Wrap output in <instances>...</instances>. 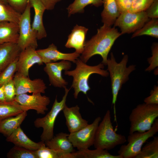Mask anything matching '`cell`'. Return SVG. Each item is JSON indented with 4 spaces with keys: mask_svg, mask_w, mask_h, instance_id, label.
I'll return each mask as SVG.
<instances>
[{
    "mask_svg": "<svg viewBox=\"0 0 158 158\" xmlns=\"http://www.w3.org/2000/svg\"><path fill=\"white\" fill-rule=\"evenodd\" d=\"M75 63L76 66L74 69L65 71L64 72L65 75L73 77L71 87L73 89V95L75 99L78 98L80 92L86 95L87 92L90 90L88 81L91 75L96 73L104 77L109 75L108 71L104 69V65L102 63L96 66H90L78 58Z\"/></svg>",
    "mask_w": 158,
    "mask_h": 158,
    "instance_id": "7a4b0ae2",
    "label": "cell"
},
{
    "mask_svg": "<svg viewBox=\"0 0 158 158\" xmlns=\"http://www.w3.org/2000/svg\"><path fill=\"white\" fill-rule=\"evenodd\" d=\"M111 119L110 111L108 110L96 132L93 144L95 148L109 150L127 141L124 135L116 133Z\"/></svg>",
    "mask_w": 158,
    "mask_h": 158,
    "instance_id": "277c9868",
    "label": "cell"
},
{
    "mask_svg": "<svg viewBox=\"0 0 158 158\" xmlns=\"http://www.w3.org/2000/svg\"><path fill=\"white\" fill-rule=\"evenodd\" d=\"M21 14L8 3L0 4V22L6 21L18 24Z\"/></svg>",
    "mask_w": 158,
    "mask_h": 158,
    "instance_id": "f1b7e54d",
    "label": "cell"
},
{
    "mask_svg": "<svg viewBox=\"0 0 158 158\" xmlns=\"http://www.w3.org/2000/svg\"><path fill=\"white\" fill-rule=\"evenodd\" d=\"M158 117V104H139L132 111L129 116V134L144 132L150 129Z\"/></svg>",
    "mask_w": 158,
    "mask_h": 158,
    "instance_id": "5b68a950",
    "label": "cell"
},
{
    "mask_svg": "<svg viewBox=\"0 0 158 158\" xmlns=\"http://www.w3.org/2000/svg\"><path fill=\"white\" fill-rule=\"evenodd\" d=\"M19 36L18 23L6 21L0 22V44L8 42L17 43Z\"/></svg>",
    "mask_w": 158,
    "mask_h": 158,
    "instance_id": "7402d4cb",
    "label": "cell"
},
{
    "mask_svg": "<svg viewBox=\"0 0 158 158\" xmlns=\"http://www.w3.org/2000/svg\"><path fill=\"white\" fill-rule=\"evenodd\" d=\"M36 51L45 64L59 60L68 61L75 63L80 56L75 51L69 53H62L59 51L57 47L53 43L47 48L38 49Z\"/></svg>",
    "mask_w": 158,
    "mask_h": 158,
    "instance_id": "9a60e30c",
    "label": "cell"
},
{
    "mask_svg": "<svg viewBox=\"0 0 158 158\" xmlns=\"http://www.w3.org/2000/svg\"><path fill=\"white\" fill-rule=\"evenodd\" d=\"M24 111L14 116L6 118L0 122V133L6 137L10 135L20 125L27 115Z\"/></svg>",
    "mask_w": 158,
    "mask_h": 158,
    "instance_id": "603a6c76",
    "label": "cell"
},
{
    "mask_svg": "<svg viewBox=\"0 0 158 158\" xmlns=\"http://www.w3.org/2000/svg\"><path fill=\"white\" fill-rule=\"evenodd\" d=\"M88 29L77 24L75 26L68 37L65 45L68 48H74L75 52L80 54L83 51L86 36Z\"/></svg>",
    "mask_w": 158,
    "mask_h": 158,
    "instance_id": "ac0fdd59",
    "label": "cell"
},
{
    "mask_svg": "<svg viewBox=\"0 0 158 158\" xmlns=\"http://www.w3.org/2000/svg\"><path fill=\"white\" fill-rule=\"evenodd\" d=\"M149 18H158V0H154L150 7L145 11Z\"/></svg>",
    "mask_w": 158,
    "mask_h": 158,
    "instance_id": "ab89813d",
    "label": "cell"
},
{
    "mask_svg": "<svg viewBox=\"0 0 158 158\" xmlns=\"http://www.w3.org/2000/svg\"><path fill=\"white\" fill-rule=\"evenodd\" d=\"M18 59L10 64L0 73V87L13 79L16 72Z\"/></svg>",
    "mask_w": 158,
    "mask_h": 158,
    "instance_id": "d6a6232c",
    "label": "cell"
},
{
    "mask_svg": "<svg viewBox=\"0 0 158 158\" xmlns=\"http://www.w3.org/2000/svg\"><path fill=\"white\" fill-rule=\"evenodd\" d=\"M75 158H123L120 155H114L108 150L100 148L94 150L86 149L73 152Z\"/></svg>",
    "mask_w": 158,
    "mask_h": 158,
    "instance_id": "484cf974",
    "label": "cell"
},
{
    "mask_svg": "<svg viewBox=\"0 0 158 158\" xmlns=\"http://www.w3.org/2000/svg\"><path fill=\"white\" fill-rule=\"evenodd\" d=\"M14 100L22 106L25 111L32 109L37 114H44L48 110L47 106L49 104V98L42 95L41 93H32V95L26 94L16 95Z\"/></svg>",
    "mask_w": 158,
    "mask_h": 158,
    "instance_id": "8fae6325",
    "label": "cell"
},
{
    "mask_svg": "<svg viewBox=\"0 0 158 158\" xmlns=\"http://www.w3.org/2000/svg\"><path fill=\"white\" fill-rule=\"evenodd\" d=\"M116 1L121 14L129 11L132 6L133 0H116Z\"/></svg>",
    "mask_w": 158,
    "mask_h": 158,
    "instance_id": "74e56055",
    "label": "cell"
},
{
    "mask_svg": "<svg viewBox=\"0 0 158 158\" xmlns=\"http://www.w3.org/2000/svg\"><path fill=\"white\" fill-rule=\"evenodd\" d=\"M6 101L4 91V85L0 87V102Z\"/></svg>",
    "mask_w": 158,
    "mask_h": 158,
    "instance_id": "b9f144b4",
    "label": "cell"
},
{
    "mask_svg": "<svg viewBox=\"0 0 158 158\" xmlns=\"http://www.w3.org/2000/svg\"><path fill=\"white\" fill-rule=\"evenodd\" d=\"M13 80L16 95L28 92L44 93L47 88L43 80L36 78L32 80L28 77L25 76L17 72L14 75Z\"/></svg>",
    "mask_w": 158,
    "mask_h": 158,
    "instance_id": "7c38bea8",
    "label": "cell"
},
{
    "mask_svg": "<svg viewBox=\"0 0 158 158\" xmlns=\"http://www.w3.org/2000/svg\"><path fill=\"white\" fill-rule=\"evenodd\" d=\"M8 3L6 0H0V4Z\"/></svg>",
    "mask_w": 158,
    "mask_h": 158,
    "instance_id": "7bdbcfd3",
    "label": "cell"
},
{
    "mask_svg": "<svg viewBox=\"0 0 158 158\" xmlns=\"http://www.w3.org/2000/svg\"><path fill=\"white\" fill-rule=\"evenodd\" d=\"M4 91L6 101L11 102L14 100L16 95L13 79L4 85Z\"/></svg>",
    "mask_w": 158,
    "mask_h": 158,
    "instance_id": "e575fe53",
    "label": "cell"
},
{
    "mask_svg": "<svg viewBox=\"0 0 158 158\" xmlns=\"http://www.w3.org/2000/svg\"><path fill=\"white\" fill-rule=\"evenodd\" d=\"M154 0H133L132 4L129 12H137L145 11Z\"/></svg>",
    "mask_w": 158,
    "mask_h": 158,
    "instance_id": "836d02e7",
    "label": "cell"
},
{
    "mask_svg": "<svg viewBox=\"0 0 158 158\" xmlns=\"http://www.w3.org/2000/svg\"><path fill=\"white\" fill-rule=\"evenodd\" d=\"M149 20L145 11L127 12L120 14L114 23V27L120 28L121 35L129 34L140 29Z\"/></svg>",
    "mask_w": 158,
    "mask_h": 158,
    "instance_id": "30bf717a",
    "label": "cell"
},
{
    "mask_svg": "<svg viewBox=\"0 0 158 158\" xmlns=\"http://www.w3.org/2000/svg\"><path fill=\"white\" fill-rule=\"evenodd\" d=\"M21 51L17 43L8 42L0 44V72L18 59Z\"/></svg>",
    "mask_w": 158,
    "mask_h": 158,
    "instance_id": "d6986e66",
    "label": "cell"
},
{
    "mask_svg": "<svg viewBox=\"0 0 158 158\" xmlns=\"http://www.w3.org/2000/svg\"><path fill=\"white\" fill-rule=\"evenodd\" d=\"M37 158H75L73 152L65 153L46 146L44 143L35 150Z\"/></svg>",
    "mask_w": 158,
    "mask_h": 158,
    "instance_id": "f546056e",
    "label": "cell"
},
{
    "mask_svg": "<svg viewBox=\"0 0 158 158\" xmlns=\"http://www.w3.org/2000/svg\"><path fill=\"white\" fill-rule=\"evenodd\" d=\"M102 4L103 0H75L66 8L68 16L78 13H83L85 8L89 5L98 7Z\"/></svg>",
    "mask_w": 158,
    "mask_h": 158,
    "instance_id": "4316f807",
    "label": "cell"
},
{
    "mask_svg": "<svg viewBox=\"0 0 158 158\" xmlns=\"http://www.w3.org/2000/svg\"><path fill=\"white\" fill-rule=\"evenodd\" d=\"M8 158H37L35 150L15 145L8 152Z\"/></svg>",
    "mask_w": 158,
    "mask_h": 158,
    "instance_id": "1f68e13d",
    "label": "cell"
},
{
    "mask_svg": "<svg viewBox=\"0 0 158 158\" xmlns=\"http://www.w3.org/2000/svg\"><path fill=\"white\" fill-rule=\"evenodd\" d=\"M25 111L24 108L15 100L0 102V122L7 118L16 116Z\"/></svg>",
    "mask_w": 158,
    "mask_h": 158,
    "instance_id": "d4e9b609",
    "label": "cell"
},
{
    "mask_svg": "<svg viewBox=\"0 0 158 158\" xmlns=\"http://www.w3.org/2000/svg\"><path fill=\"white\" fill-rule=\"evenodd\" d=\"M29 1L35 12L31 25L32 29L36 35L37 39L40 40L47 36L43 22V16L46 9L40 0H29Z\"/></svg>",
    "mask_w": 158,
    "mask_h": 158,
    "instance_id": "e0dca14e",
    "label": "cell"
},
{
    "mask_svg": "<svg viewBox=\"0 0 158 158\" xmlns=\"http://www.w3.org/2000/svg\"><path fill=\"white\" fill-rule=\"evenodd\" d=\"M152 56L149 58L147 61L149 66L145 71H150L157 67L158 66V44L154 43L153 44L151 48Z\"/></svg>",
    "mask_w": 158,
    "mask_h": 158,
    "instance_id": "d590c367",
    "label": "cell"
},
{
    "mask_svg": "<svg viewBox=\"0 0 158 158\" xmlns=\"http://www.w3.org/2000/svg\"><path fill=\"white\" fill-rule=\"evenodd\" d=\"M158 136L147 142L141 149L135 158H158Z\"/></svg>",
    "mask_w": 158,
    "mask_h": 158,
    "instance_id": "4dcf8cb0",
    "label": "cell"
},
{
    "mask_svg": "<svg viewBox=\"0 0 158 158\" xmlns=\"http://www.w3.org/2000/svg\"><path fill=\"white\" fill-rule=\"evenodd\" d=\"M31 8L29 0L25 9L21 14L18 24L19 36L17 43L22 51L28 47L36 49L38 46L37 36L32 30L31 24Z\"/></svg>",
    "mask_w": 158,
    "mask_h": 158,
    "instance_id": "ba28073f",
    "label": "cell"
},
{
    "mask_svg": "<svg viewBox=\"0 0 158 158\" xmlns=\"http://www.w3.org/2000/svg\"><path fill=\"white\" fill-rule=\"evenodd\" d=\"M62 111L70 133L77 131L88 124V121L82 118L78 105L69 107L66 104Z\"/></svg>",
    "mask_w": 158,
    "mask_h": 158,
    "instance_id": "2e32d148",
    "label": "cell"
},
{
    "mask_svg": "<svg viewBox=\"0 0 158 158\" xmlns=\"http://www.w3.org/2000/svg\"><path fill=\"white\" fill-rule=\"evenodd\" d=\"M158 132V119L154 121L151 128L144 132H135L129 134L128 143L122 145L118 151V155L123 158H135L140 152L146 141Z\"/></svg>",
    "mask_w": 158,
    "mask_h": 158,
    "instance_id": "8992f818",
    "label": "cell"
},
{
    "mask_svg": "<svg viewBox=\"0 0 158 158\" xmlns=\"http://www.w3.org/2000/svg\"><path fill=\"white\" fill-rule=\"evenodd\" d=\"M128 56L125 55L120 62L117 63L112 52L111 53L110 58L108 59L107 70L110 75L111 83L112 95V105H113L114 121L117 122L116 103L118 92L123 85L129 79L130 73L135 69V65H132L128 67L127 64Z\"/></svg>",
    "mask_w": 158,
    "mask_h": 158,
    "instance_id": "3957f363",
    "label": "cell"
},
{
    "mask_svg": "<svg viewBox=\"0 0 158 158\" xmlns=\"http://www.w3.org/2000/svg\"><path fill=\"white\" fill-rule=\"evenodd\" d=\"M64 88L65 94L61 101L58 102L56 96L51 110L45 116L37 118L34 121L36 127L43 128V132L40 136L41 141L45 142L49 140L54 136V127L56 118L66 104L67 97L71 89H68L66 87Z\"/></svg>",
    "mask_w": 158,
    "mask_h": 158,
    "instance_id": "52a82bcc",
    "label": "cell"
},
{
    "mask_svg": "<svg viewBox=\"0 0 158 158\" xmlns=\"http://www.w3.org/2000/svg\"><path fill=\"white\" fill-rule=\"evenodd\" d=\"M6 140L13 143L15 145L32 150H38L44 143L42 141L36 142L31 140L26 135L20 126L6 137Z\"/></svg>",
    "mask_w": 158,
    "mask_h": 158,
    "instance_id": "ffe728a7",
    "label": "cell"
},
{
    "mask_svg": "<svg viewBox=\"0 0 158 158\" xmlns=\"http://www.w3.org/2000/svg\"><path fill=\"white\" fill-rule=\"evenodd\" d=\"M44 70L48 75L50 84L55 87H66L67 82L63 78L62 72L68 71L71 67L70 61L61 60L59 62H51L45 64Z\"/></svg>",
    "mask_w": 158,
    "mask_h": 158,
    "instance_id": "4fadbf2b",
    "label": "cell"
},
{
    "mask_svg": "<svg viewBox=\"0 0 158 158\" xmlns=\"http://www.w3.org/2000/svg\"><path fill=\"white\" fill-rule=\"evenodd\" d=\"M68 135L63 132L58 133L51 140L44 142L45 145L50 148L64 153L74 152L75 151L68 138Z\"/></svg>",
    "mask_w": 158,
    "mask_h": 158,
    "instance_id": "44dd1931",
    "label": "cell"
},
{
    "mask_svg": "<svg viewBox=\"0 0 158 158\" xmlns=\"http://www.w3.org/2000/svg\"><path fill=\"white\" fill-rule=\"evenodd\" d=\"M1 72H0V73H1Z\"/></svg>",
    "mask_w": 158,
    "mask_h": 158,
    "instance_id": "ee69618b",
    "label": "cell"
},
{
    "mask_svg": "<svg viewBox=\"0 0 158 158\" xmlns=\"http://www.w3.org/2000/svg\"><path fill=\"white\" fill-rule=\"evenodd\" d=\"M103 9L101 13L103 25L111 27L120 13L116 0H103Z\"/></svg>",
    "mask_w": 158,
    "mask_h": 158,
    "instance_id": "cb8c5ba5",
    "label": "cell"
},
{
    "mask_svg": "<svg viewBox=\"0 0 158 158\" xmlns=\"http://www.w3.org/2000/svg\"><path fill=\"white\" fill-rule=\"evenodd\" d=\"M46 10H51L54 9L56 4L61 0H40Z\"/></svg>",
    "mask_w": 158,
    "mask_h": 158,
    "instance_id": "60d3db41",
    "label": "cell"
},
{
    "mask_svg": "<svg viewBox=\"0 0 158 158\" xmlns=\"http://www.w3.org/2000/svg\"><path fill=\"white\" fill-rule=\"evenodd\" d=\"M121 35L115 27L103 25L97 29L96 34L85 42L79 59L86 63L92 56L98 54L102 58V63L107 65L108 54L116 40Z\"/></svg>",
    "mask_w": 158,
    "mask_h": 158,
    "instance_id": "6da1fadb",
    "label": "cell"
},
{
    "mask_svg": "<svg viewBox=\"0 0 158 158\" xmlns=\"http://www.w3.org/2000/svg\"><path fill=\"white\" fill-rule=\"evenodd\" d=\"M7 3L16 11L22 14L24 11L29 0H6Z\"/></svg>",
    "mask_w": 158,
    "mask_h": 158,
    "instance_id": "8d00e7d4",
    "label": "cell"
},
{
    "mask_svg": "<svg viewBox=\"0 0 158 158\" xmlns=\"http://www.w3.org/2000/svg\"><path fill=\"white\" fill-rule=\"evenodd\" d=\"M143 35H147L158 38V20L151 18L146 22L140 29L135 31L131 38Z\"/></svg>",
    "mask_w": 158,
    "mask_h": 158,
    "instance_id": "83f0119b",
    "label": "cell"
},
{
    "mask_svg": "<svg viewBox=\"0 0 158 158\" xmlns=\"http://www.w3.org/2000/svg\"><path fill=\"white\" fill-rule=\"evenodd\" d=\"M101 119V117L98 116L92 123L69 134L68 138L74 147L79 150L89 148L93 145L96 132Z\"/></svg>",
    "mask_w": 158,
    "mask_h": 158,
    "instance_id": "9c48e42d",
    "label": "cell"
},
{
    "mask_svg": "<svg viewBox=\"0 0 158 158\" xmlns=\"http://www.w3.org/2000/svg\"><path fill=\"white\" fill-rule=\"evenodd\" d=\"M147 104H158V86L155 85L151 91L150 95L145 98L144 100Z\"/></svg>",
    "mask_w": 158,
    "mask_h": 158,
    "instance_id": "f35d334b",
    "label": "cell"
},
{
    "mask_svg": "<svg viewBox=\"0 0 158 158\" xmlns=\"http://www.w3.org/2000/svg\"><path fill=\"white\" fill-rule=\"evenodd\" d=\"M43 63L42 57L37 53L36 49L28 47L22 51L19 56L16 72L29 77V70L31 67L35 64L41 65Z\"/></svg>",
    "mask_w": 158,
    "mask_h": 158,
    "instance_id": "5bb4252c",
    "label": "cell"
}]
</instances>
